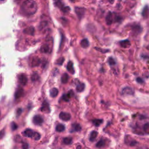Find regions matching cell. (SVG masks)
Listing matches in <instances>:
<instances>
[{"label": "cell", "instance_id": "f546056e", "mask_svg": "<svg viewBox=\"0 0 149 149\" xmlns=\"http://www.w3.org/2000/svg\"><path fill=\"white\" fill-rule=\"evenodd\" d=\"M32 138H33L35 140H40V139L41 138V135H40V134L38 133V132H35V133H34Z\"/></svg>", "mask_w": 149, "mask_h": 149}, {"label": "cell", "instance_id": "836d02e7", "mask_svg": "<svg viewBox=\"0 0 149 149\" xmlns=\"http://www.w3.org/2000/svg\"><path fill=\"white\" fill-rule=\"evenodd\" d=\"M64 61V58H59L57 60V61H56V64H58V65H62V64H63Z\"/></svg>", "mask_w": 149, "mask_h": 149}, {"label": "cell", "instance_id": "9c48e42d", "mask_svg": "<svg viewBox=\"0 0 149 149\" xmlns=\"http://www.w3.org/2000/svg\"><path fill=\"white\" fill-rule=\"evenodd\" d=\"M23 94H24V90H23V89L21 87H19L15 92V97L16 99H18L23 96Z\"/></svg>", "mask_w": 149, "mask_h": 149}, {"label": "cell", "instance_id": "7c38bea8", "mask_svg": "<svg viewBox=\"0 0 149 149\" xmlns=\"http://www.w3.org/2000/svg\"><path fill=\"white\" fill-rule=\"evenodd\" d=\"M113 18H114V16H113L112 13L110 12H108V13L107 14V15L106 16V22L107 25H110L112 23Z\"/></svg>", "mask_w": 149, "mask_h": 149}, {"label": "cell", "instance_id": "d4e9b609", "mask_svg": "<svg viewBox=\"0 0 149 149\" xmlns=\"http://www.w3.org/2000/svg\"><path fill=\"white\" fill-rule=\"evenodd\" d=\"M65 129V126L63 124H58L56 126V130L58 132H62Z\"/></svg>", "mask_w": 149, "mask_h": 149}, {"label": "cell", "instance_id": "7402d4cb", "mask_svg": "<svg viewBox=\"0 0 149 149\" xmlns=\"http://www.w3.org/2000/svg\"><path fill=\"white\" fill-rule=\"evenodd\" d=\"M105 144V141L104 139H101L100 140H99L97 143L96 144V147L98 148H102V147H104Z\"/></svg>", "mask_w": 149, "mask_h": 149}, {"label": "cell", "instance_id": "d590c367", "mask_svg": "<svg viewBox=\"0 0 149 149\" xmlns=\"http://www.w3.org/2000/svg\"><path fill=\"white\" fill-rule=\"evenodd\" d=\"M96 48L97 50L99 51H100V52H101V53H107V52L109 51V50H100V48H97V47H96V48Z\"/></svg>", "mask_w": 149, "mask_h": 149}, {"label": "cell", "instance_id": "ffe728a7", "mask_svg": "<svg viewBox=\"0 0 149 149\" xmlns=\"http://www.w3.org/2000/svg\"><path fill=\"white\" fill-rule=\"evenodd\" d=\"M97 135H98V132H96V131H93V132H91L90 137H89V140H90V141H93L95 139H96Z\"/></svg>", "mask_w": 149, "mask_h": 149}, {"label": "cell", "instance_id": "ab89813d", "mask_svg": "<svg viewBox=\"0 0 149 149\" xmlns=\"http://www.w3.org/2000/svg\"><path fill=\"white\" fill-rule=\"evenodd\" d=\"M138 149H147V148H143V147H141V148H139Z\"/></svg>", "mask_w": 149, "mask_h": 149}, {"label": "cell", "instance_id": "8d00e7d4", "mask_svg": "<svg viewBox=\"0 0 149 149\" xmlns=\"http://www.w3.org/2000/svg\"><path fill=\"white\" fill-rule=\"evenodd\" d=\"M22 112V110L21 109V108H19V109H18L17 111H16V114H17L18 117L21 114Z\"/></svg>", "mask_w": 149, "mask_h": 149}, {"label": "cell", "instance_id": "d6a6232c", "mask_svg": "<svg viewBox=\"0 0 149 149\" xmlns=\"http://www.w3.org/2000/svg\"><path fill=\"white\" fill-rule=\"evenodd\" d=\"M11 129L12 130H15L16 129L18 128V125L15 122H13L11 123Z\"/></svg>", "mask_w": 149, "mask_h": 149}, {"label": "cell", "instance_id": "4dcf8cb0", "mask_svg": "<svg viewBox=\"0 0 149 149\" xmlns=\"http://www.w3.org/2000/svg\"><path fill=\"white\" fill-rule=\"evenodd\" d=\"M38 78H39V76H38V74L37 73H34L32 74V77H31L32 81H36V80L38 79Z\"/></svg>", "mask_w": 149, "mask_h": 149}, {"label": "cell", "instance_id": "7a4b0ae2", "mask_svg": "<svg viewBox=\"0 0 149 149\" xmlns=\"http://www.w3.org/2000/svg\"><path fill=\"white\" fill-rule=\"evenodd\" d=\"M74 11H75L76 13L78 16V18L80 19H81L84 16V14H85L86 9L84 8H82V7H75L74 8Z\"/></svg>", "mask_w": 149, "mask_h": 149}, {"label": "cell", "instance_id": "277c9868", "mask_svg": "<svg viewBox=\"0 0 149 149\" xmlns=\"http://www.w3.org/2000/svg\"><path fill=\"white\" fill-rule=\"evenodd\" d=\"M59 118L62 121H69L71 120V114H69V113L62 112H61L60 114H59Z\"/></svg>", "mask_w": 149, "mask_h": 149}, {"label": "cell", "instance_id": "b9f144b4", "mask_svg": "<svg viewBox=\"0 0 149 149\" xmlns=\"http://www.w3.org/2000/svg\"><path fill=\"white\" fill-rule=\"evenodd\" d=\"M69 1H71V2H74V1H75V0H69Z\"/></svg>", "mask_w": 149, "mask_h": 149}, {"label": "cell", "instance_id": "603a6c76", "mask_svg": "<svg viewBox=\"0 0 149 149\" xmlns=\"http://www.w3.org/2000/svg\"><path fill=\"white\" fill-rule=\"evenodd\" d=\"M84 87H85V85L84 83H79L76 87V90L77 92H82L84 90Z\"/></svg>", "mask_w": 149, "mask_h": 149}, {"label": "cell", "instance_id": "e575fe53", "mask_svg": "<svg viewBox=\"0 0 149 149\" xmlns=\"http://www.w3.org/2000/svg\"><path fill=\"white\" fill-rule=\"evenodd\" d=\"M29 148V144L27 143H24L22 144V149H28Z\"/></svg>", "mask_w": 149, "mask_h": 149}, {"label": "cell", "instance_id": "484cf974", "mask_svg": "<svg viewBox=\"0 0 149 149\" xmlns=\"http://www.w3.org/2000/svg\"><path fill=\"white\" fill-rule=\"evenodd\" d=\"M143 131L144 132V133L149 135V123H146L143 125Z\"/></svg>", "mask_w": 149, "mask_h": 149}, {"label": "cell", "instance_id": "44dd1931", "mask_svg": "<svg viewBox=\"0 0 149 149\" xmlns=\"http://www.w3.org/2000/svg\"><path fill=\"white\" fill-rule=\"evenodd\" d=\"M49 50H50V48H49V46L47 44H44V45L42 46L40 48V51L41 52L44 53H48Z\"/></svg>", "mask_w": 149, "mask_h": 149}, {"label": "cell", "instance_id": "ba28073f", "mask_svg": "<svg viewBox=\"0 0 149 149\" xmlns=\"http://www.w3.org/2000/svg\"><path fill=\"white\" fill-rule=\"evenodd\" d=\"M125 143L129 144L130 146H134L136 145V144L138 143L136 141H135L133 139L131 138L129 136H126V138H125Z\"/></svg>", "mask_w": 149, "mask_h": 149}, {"label": "cell", "instance_id": "83f0119b", "mask_svg": "<svg viewBox=\"0 0 149 149\" xmlns=\"http://www.w3.org/2000/svg\"><path fill=\"white\" fill-rule=\"evenodd\" d=\"M64 143L65 144H71L72 141V138H70V137H67V138H65L63 140Z\"/></svg>", "mask_w": 149, "mask_h": 149}, {"label": "cell", "instance_id": "30bf717a", "mask_svg": "<svg viewBox=\"0 0 149 149\" xmlns=\"http://www.w3.org/2000/svg\"><path fill=\"white\" fill-rule=\"evenodd\" d=\"M34 133H35V132L31 129H26L24 132H23V135L25 137H27V138H33V136Z\"/></svg>", "mask_w": 149, "mask_h": 149}, {"label": "cell", "instance_id": "60d3db41", "mask_svg": "<svg viewBox=\"0 0 149 149\" xmlns=\"http://www.w3.org/2000/svg\"><path fill=\"white\" fill-rule=\"evenodd\" d=\"M6 1V0H1V2L2 3L3 2H4V1Z\"/></svg>", "mask_w": 149, "mask_h": 149}, {"label": "cell", "instance_id": "6da1fadb", "mask_svg": "<svg viewBox=\"0 0 149 149\" xmlns=\"http://www.w3.org/2000/svg\"><path fill=\"white\" fill-rule=\"evenodd\" d=\"M37 10V4L33 0H26L21 6V11L25 15H32L36 12Z\"/></svg>", "mask_w": 149, "mask_h": 149}, {"label": "cell", "instance_id": "4fadbf2b", "mask_svg": "<svg viewBox=\"0 0 149 149\" xmlns=\"http://www.w3.org/2000/svg\"><path fill=\"white\" fill-rule=\"evenodd\" d=\"M120 45L122 47H123V48H129V47L130 46V41H129V40H123V41H121Z\"/></svg>", "mask_w": 149, "mask_h": 149}, {"label": "cell", "instance_id": "5b68a950", "mask_svg": "<svg viewBox=\"0 0 149 149\" xmlns=\"http://www.w3.org/2000/svg\"><path fill=\"white\" fill-rule=\"evenodd\" d=\"M19 82L22 85L25 86L26 85L27 82H28V78L26 76L25 74H20L18 76Z\"/></svg>", "mask_w": 149, "mask_h": 149}, {"label": "cell", "instance_id": "ac0fdd59", "mask_svg": "<svg viewBox=\"0 0 149 149\" xmlns=\"http://www.w3.org/2000/svg\"><path fill=\"white\" fill-rule=\"evenodd\" d=\"M142 16H143V18H148L149 16V8L148 6H146L144 7V8L143 9L142 12Z\"/></svg>", "mask_w": 149, "mask_h": 149}, {"label": "cell", "instance_id": "d6986e66", "mask_svg": "<svg viewBox=\"0 0 149 149\" xmlns=\"http://www.w3.org/2000/svg\"><path fill=\"white\" fill-rule=\"evenodd\" d=\"M58 90L56 88H53L50 90V96L54 98L58 96Z\"/></svg>", "mask_w": 149, "mask_h": 149}, {"label": "cell", "instance_id": "74e56055", "mask_svg": "<svg viewBox=\"0 0 149 149\" xmlns=\"http://www.w3.org/2000/svg\"><path fill=\"white\" fill-rule=\"evenodd\" d=\"M136 81L138 82V83H143V80L141 79V78H140V77H138V78L136 79Z\"/></svg>", "mask_w": 149, "mask_h": 149}, {"label": "cell", "instance_id": "8fae6325", "mask_svg": "<svg viewBox=\"0 0 149 149\" xmlns=\"http://www.w3.org/2000/svg\"><path fill=\"white\" fill-rule=\"evenodd\" d=\"M35 28L33 26H30L27 28L26 29H25L23 30V33L25 34H27L28 35H31L33 36L35 34Z\"/></svg>", "mask_w": 149, "mask_h": 149}, {"label": "cell", "instance_id": "9a60e30c", "mask_svg": "<svg viewBox=\"0 0 149 149\" xmlns=\"http://www.w3.org/2000/svg\"><path fill=\"white\" fill-rule=\"evenodd\" d=\"M67 70L71 72L72 74H74V64H73L72 61H69L67 64Z\"/></svg>", "mask_w": 149, "mask_h": 149}, {"label": "cell", "instance_id": "f35d334b", "mask_svg": "<svg viewBox=\"0 0 149 149\" xmlns=\"http://www.w3.org/2000/svg\"><path fill=\"white\" fill-rule=\"evenodd\" d=\"M114 0H109V1L111 3H113V2H114Z\"/></svg>", "mask_w": 149, "mask_h": 149}, {"label": "cell", "instance_id": "4316f807", "mask_svg": "<svg viewBox=\"0 0 149 149\" xmlns=\"http://www.w3.org/2000/svg\"><path fill=\"white\" fill-rule=\"evenodd\" d=\"M102 122H103V120H99V119H97V120L93 121V123L95 126H99Z\"/></svg>", "mask_w": 149, "mask_h": 149}, {"label": "cell", "instance_id": "cb8c5ba5", "mask_svg": "<svg viewBox=\"0 0 149 149\" xmlns=\"http://www.w3.org/2000/svg\"><path fill=\"white\" fill-rule=\"evenodd\" d=\"M69 79V76L67 74H64L61 77V82L62 83H66Z\"/></svg>", "mask_w": 149, "mask_h": 149}, {"label": "cell", "instance_id": "1f68e13d", "mask_svg": "<svg viewBox=\"0 0 149 149\" xmlns=\"http://www.w3.org/2000/svg\"><path fill=\"white\" fill-rule=\"evenodd\" d=\"M108 62L110 65H114L116 64V62L115 61V59L112 57H110V58L108 59Z\"/></svg>", "mask_w": 149, "mask_h": 149}, {"label": "cell", "instance_id": "f1b7e54d", "mask_svg": "<svg viewBox=\"0 0 149 149\" xmlns=\"http://www.w3.org/2000/svg\"><path fill=\"white\" fill-rule=\"evenodd\" d=\"M71 92H69L68 94H64L63 97H62V99H63V100L64 101H68L69 100L70 98L71 97Z\"/></svg>", "mask_w": 149, "mask_h": 149}, {"label": "cell", "instance_id": "3957f363", "mask_svg": "<svg viewBox=\"0 0 149 149\" xmlns=\"http://www.w3.org/2000/svg\"><path fill=\"white\" fill-rule=\"evenodd\" d=\"M43 122H44V120L40 115H36L33 118V122L36 125H41Z\"/></svg>", "mask_w": 149, "mask_h": 149}, {"label": "cell", "instance_id": "8992f818", "mask_svg": "<svg viewBox=\"0 0 149 149\" xmlns=\"http://www.w3.org/2000/svg\"><path fill=\"white\" fill-rule=\"evenodd\" d=\"M134 90L132 88L130 87H124L122 90V94L123 95H133Z\"/></svg>", "mask_w": 149, "mask_h": 149}, {"label": "cell", "instance_id": "52a82bcc", "mask_svg": "<svg viewBox=\"0 0 149 149\" xmlns=\"http://www.w3.org/2000/svg\"><path fill=\"white\" fill-rule=\"evenodd\" d=\"M41 110L45 113H50V105H49V104L46 101H44V102H43Z\"/></svg>", "mask_w": 149, "mask_h": 149}, {"label": "cell", "instance_id": "e0dca14e", "mask_svg": "<svg viewBox=\"0 0 149 149\" xmlns=\"http://www.w3.org/2000/svg\"><path fill=\"white\" fill-rule=\"evenodd\" d=\"M80 46H81V47L83 48H86L89 47V42L87 38L83 39L81 41H80Z\"/></svg>", "mask_w": 149, "mask_h": 149}, {"label": "cell", "instance_id": "2e32d148", "mask_svg": "<svg viewBox=\"0 0 149 149\" xmlns=\"http://www.w3.org/2000/svg\"><path fill=\"white\" fill-rule=\"evenodd\" d=\"M31 63H32V66H38L40 64V59L37 57H33Z\"/></svg>", "mask_w": 149, "mask_h": 149}, {"label": "cell", "instance_id": "5bb4252c", "mask_svg": "<svg viewBox=\"0 0 149 149\" xmlns=\"http://www.w3.org/2000/svg\"><path fill=\"white\" fill-rule=\"evenodd\" d=\"M82 128L81 126L78 123H74L72 125V129H71V132H79L81 130Z\"/></svg>", "mask_w": 149, "mask_h": 149}]
</instances>
